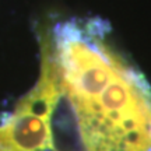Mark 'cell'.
I'll return each instance as SVG.
<instances>
[{"mask_svg": "<svg viewBox=\"0 0 151 151\" xmlns=\"http://www.w3.org/2000/svg\"><path fill=\"white\" fill-rule=\"evenodd\" d=\"M37 83L0 119V151H151V86L95 17L42 29Z\"/></svg>", "mask_w": 151, "mask_h": 151, "instance_id": "6da1fadb", "label": "cell"}]
</instances>
